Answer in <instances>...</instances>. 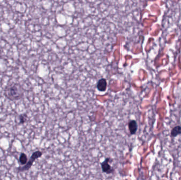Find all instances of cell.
<instances>
[{
    "label": "cell",
    "mask_w": 181,
    "mask_h": 180,
    "mask_svg": "<svg viewBox=\"0 0 181 180\" xmlns=\"http://www.w3.org/2000/svg\"><path fill=\"white\" fill-rule=\"evenodd\" d=\"M24 90L21 85L17 83L8 84L4 89V95L11 101H18L24 95Z\"/></svg>",
    "instance_id": "obj_1"
},
{
    "label": "cell",
    "mask_w": 181,
    "mask_h": 180,
    "mask_svg": "<svg viewBox=\"0 0 181 180\" xmlns=\"http://www.w3.org/2000/svg\"><path fill=\"white\" fill-rule=\"evenodd\" d=\"M42 155H43V153L40 151H38L34 152L30 157L29 160L28 161L27 163L25 165H24V166L18 167V171L19 172H24V171L29 170L30 168H31L32 165H33V163L36 161V160L40 157Z\"/></svg>",
    "instance_id": "obj_2"
},
{
    "label": "cell",
    "mask_w": 181,
    "mask_h": 180,
    "mask_svg": "<svg viewBox=\"0 0 181 180\" xmlns=\"http://www.w3.org/2000/svg\"><path fill=\"white\" fill-rule=\"evenodd\" d=\"M110 160H111L110 158H106L105 160L101 163L102 170L103 173L110 174L114 171V170L111 167V165L109 164V162Z\"/></svg>",
    "instance_id": "obj_3"
},
{
    "label": "cell",
    "mask_w": 181,
    "mask_h": 180,
    "mask_svg": "<svg viewBox=\"0 0 181 180\" xmlns=\"http://www.w3.org/2000/svg\"><path fill=\"white\" fill-rule=\"evenodd\" d=\"M107 88V82L104 78H102L98 81L97 84V88L98 90L101 92L105 91Z\"/></svg>",
    "instance_id": "obj_4"
},
{
    "label": "cell",
    "mask_w": 181,
    "mask_h": 180,
    "mask_svg": "<svg viewBox=\"0 0 181 180\" xmlns=\"http://www.w3.org/2000/svg\"><path fill=\"white\" fill-rule=\"evenodd\" d=\"M128 127L131 135H134V134H136L138 128V125L136 121L134 120H130L129 122Z\"/></svg>",
    "instance_id": "obj_5"
},
{
    "label": "cell",
    "mask_w": 181,
    "mask_h": 180,
    "mask_svg": "<svg viewBox=\"0 0 181 180\" xmlns=\"http://www.w3.org/2000/svg\"><path fill=\"white\" fill-rule=\"evenodd\" d=\"M172 136L175 138L177 135H181V127L180 126H175L171 130Z\"/></svg>",
    "instance_id": "obj_6"
},
{
    "label": "cell",
    "mask_w": 181,
    "mask_h": 180,
    "mask_svg": "<svg viewBox=\"0 0 181 180\" xmlns=\"http://www.w3.org/2000/svg\"><path fill=\"white\" fill-rule=\"evenodd\" d=\"M19 162L22 165H25L28 162V157L25 153H21L19 156Z\"/></svg>",
    "instance_id": "obj_7"
},
{
    "label": "cell",
    "mask_w": 181,
    "mask_h": 180,
    "mask_svg": "<svg viewBox=\"0 0 181 180\" xmlns=\"http://www.w3.org/2000/svg\"><path fill=\"white\" fill-rule=\"evenodd\" d=\"M28 116L26 114H22L19 117L20 124H24L27 120Z\"/></svg>",
    "instance_id": "obj_8"
},
{
    "label": "cell",
    "mask_w": 181,
    "mask_h": 180,
    "mask_svg": "<svg viewBox=\"0 0 181 180\" xmlns=\"http://www.w3.org/2000/svg\"><path fill=\"white\" fill-rule=\"evenodd\" d=\"M0 75H1V72H0Z\"/></svg>",
    "instance_id": "obj_9"
}]
</instances>
